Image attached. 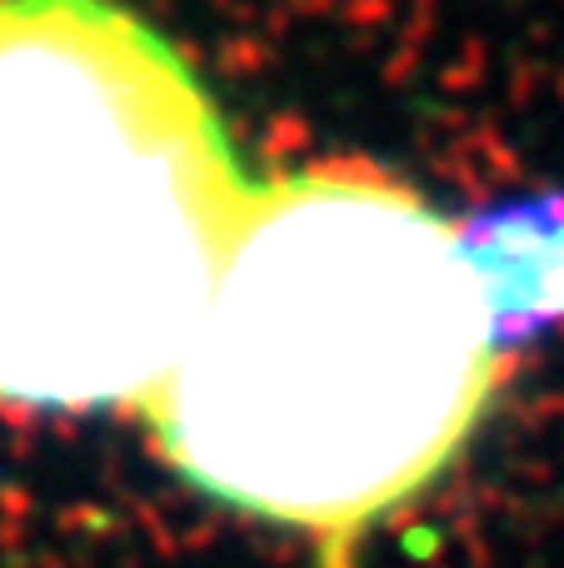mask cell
I'll use <instances>...</instances> for the list:
<instances>
[{
	"instance_id": "cell-2",
	"label": "cell",
	"mask_w": 564,
	"mask_h": 568,
	"mask_svg": "<svg viewBox=\"0 0 564 568\" xmlns=\"http://www.w3.org/2000/svg\"><path fill=\"white\" fill-rule=\"evenodd\" d=\"M190 60L120 0H0V409H135L250 200Z\"/></svg>"
},
{
	"instance_id": "cell-1",
	"label": "cell",
	"mask_w": 564,
	"mask_h": 568,
	"mask_svg": "<svg viewBox=\"0 0 564 568\" xmlns=\"http://www.w3.org/2000/svg\"><path fill=\"white\" fill-rule=\"evenodd\" d=\"M510 354L420 190L355 160L255 180L180 359L140 404L195 494L360 568L485 424Z\"/></svg>"
},
{
	"instance_id": "cell-3",
	"label": "cell",
	"mask_w": 564,
	"mask_h": 568,
	"mask_svg": "<svg viewBox=\"0 0 564 568\" xmlns=\"http://www.w3.org/2000/svg\"><path fill=\"white\" fill-rule=\"evenodd\" d=\"M460 250L505 354L564 324V195H525L480 210L460 225Z\"/></svg>"
}]
</instances>
